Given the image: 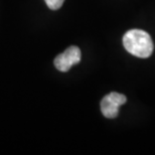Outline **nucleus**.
Returning a JSON list of instances; mask_svg holds the SVG:
<instances>
[{
  "label": "nucleus",
  "instance_id": "1",
  "mask_svg": "<svg viewBox=\"0 0 155 155\" xmlns=\"http://www.w3.org/2000/svg\"><path fill=\"white\" fill-rule=\"evenodd\" d=\"M126 51L138 58H149L153 52L154 45L149 33L142 29H130L123 36Z\"/></svg>",
  "mask_w": 155,
  "mask_h": 155
},
{
  "label": "nucleus",
  "instance_id": "2",
  "mask_svg": "<svg viewBox=\"0 0 155 155\" xmlns=\"http://www.w3.org/2000/svg\"><path fill=\"white\" fill-rule=\"evenodd\" d=\"M82 58V52L81 49L76 45L70 46L67 48L63 54H58L54 58V67L60 71V72H68L71 68L75 64H78Z\"/></svg>",
  "mask_w": 155,
  "mask_h": 155
},
{
  "label": "nucleus",
  "instance_id": "3",
  "mask_svg": "<svg viewBox=\"0 0 155 155\" xmlns=\"http://www.w3.org/2000/svg\"><path fill=\"white\" fill-rule=\"evenodd\" d=\"M126 103V97L119 93L113 92L106 95L101 102V111L103 115L109 119L118 116L119 108Z\"/></svg>",
  "mask_w": 155,
  "mask_h": 155
},
{
  "label": "nucleus",
  "instance_id": "4",
  "mask_svg": "<svg viewBox=\"0 0 155 155\" xmlns=\"http://www.w3.org/2000/svg\"><path fill=\"white\" fill-rule=\"evenodd\" d=\"M45 1L49 9H51V10H58V9H60L63 6L64 0H45Z\"/></svg>",
  "mask_w": 155,
  "mask_h": 155
}]
</instances>
